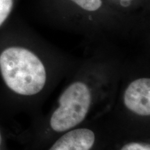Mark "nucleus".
Instances as JSON below:
<instances>
[{
  "label": "nucleus",
  "instance_id": "423d86ee",
  "mask_svg": "<svg viewBox=\"0 0 150 150\" xmlns=\"http://www.w3.org/2000/svg\"><path fill=\"white\" fill-rule=\"evenodd\" d=\"M13 1V0H0V26L8 18L12 10Z\"/></svg>",
  "mask_w": 150,
  "mask_h": 150
},
{
  "label": "nucleus",
  "instance_id": "39448f33",
  "mask_svg": "<svg viewBox=\"0 0 150 150\" xmlns=\"http://www.w3.org/2000/svg\"><path fill=\"white\" fill-rule=\"evenodd\" d=\"M83 8L84 10L88 11H95L99 9L102 6L101 0H72Z\"/></svg>",
  "mask_w": 150,
  "mask_h": 150
},
{
  "label": "nucleus",
  "instance_id": "f257e3e1",
  "mask_svg": "<svg viewBox=\"0 0 150 150\" xmlns=\"http://www.w3.org/2000/svg\"><path fill=\"white\" fill-rule=\"evenodd\" d=\"M120 72H76L60 94L40 131L61 135L88 123L97 107L115 99Z\"/></svg>",
  "mask_w": 150,
  "mask_h": 150
},
{
  "label": "nucleus",
  "instance_id": "7ed1b4c3",
  "mask_svg": "<svg viewBox=\"0 0 150 150\" xmlns=\"http://www.w3.org/2000/svg\"><path fill=\"white\" fill-rule=\"evenodd\" d=\"M120 110L131 124H149L150 77L149 74H134L124 85L120 95Z\"/></svg>",
  "mask_w": 150,
  "mask_h": 150
},
{
  "label": "nucleus",
  "instance_id": "f03ea898",
  "mask_svg": "<svg viewBox=\"0 0 150 150\" xmlns=\"http://www.w3.org/2000/svg\"><path fill=\"white\" fill-rule=\"evenodd\" d=\"M0 74L5 85L13 93L42 99L51 91L60 73L50 71L31 50L10 47L0 54Z\"/></svg>",
  "mask_w": 150,
  "mask_h": 150
},
{
  "label": "nucleus",
  "instance_id": "6e6552de",
  "mask_svg": "<svg viewBox=\"0 0 150 150\" xmlns=\"http://www.w3.org/2000/svg\"><path fill=\"white\" fill-rule=\"evenodd\" d=\"M1 142H2V136H1V129H0V149H1Z\"/></svg>",
  "mask_w": 150,
  "mask_h": 150
},
{
  "label": "nucleus",
  "instance_id": "20e7f679",
  "mask_svg": "<svg viewBox=\"0 0 150 150\" xmlns=\"http://www.w3.org/2000/svg\"><path fill=\"white\" fill-rule=\"evenodd\" d=\"M98 130L85 124L61 134L49 150H91L97 141Z\"/></svg>",
  "mask_w": 150,
  "mask_h": 150
},
{
  "label": "nucleus",
  "instance_id": "0eeeda50",
  "mask_svg": "<svg viewBox=\"0 0 150 150\" xmlns=\"http://www.w3.org/2000/svg\"><path fill=\"white\" fill-rule=\"evenodd\" d=\"M120 150H150V145L145 142L131 141L124 145Z\"/></svg>",
  "mask_w": 150,
  "mask_h": 150
}]
</instances>
